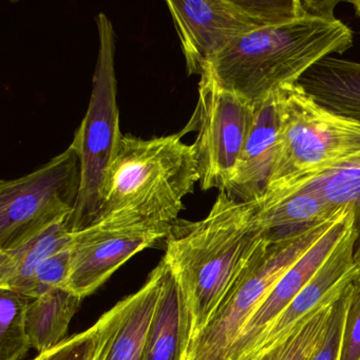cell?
Wrapping results in <instances>:
<instances>
[{
	"instance_id": "cell-1",
	"label": "cell",
	"mask_w": 360,
	"mask_h": 360,
	"mask_svg": "<svg viewBox=\"0 0 360 360\" xmlns=\"http://www.w3.org/2000/svg\"><path fill=\"white\" fill-rule=\"evenodd\" d=\"M271 241L256 203L224 191H219L203 220L179 219L172 225L163 260L182 292L191 340L208 323L257 252Z\"/></svg>"
},
{
	"instance_id": "cell-2",
	"label": "cell",
	"mask_w": 360,
	"mask_h": 360,
	"mask_svg": "<svg viewBox=\"0 0 360 360\" xmlns=\"http://www.w3.org/2000/svg\"><path fill=\"white\" fill-rule=\"evenodd\" d=\"M337 4L305 0L300 13L236 39L205 67L252 105L280 88L298 85L320 60L353 46V31L335 16Z\"/></svg>"
},
{
	"instance_id": "cell-3",
	"label": "cell",
	"mask_w": 360,
	"mask_h": 360,
	"mask_svg": "<svg viewBox=\"0 0 360 360\" xmlns=\"http://www.w3.org/2000/svg\"><path fill=\"white\" fill-rule=\"evenodd\" d=\"M197 182L195 151L183 142L182 134L149 140L124 134L107 174L96 221L134 214L172 226Z\"/></svg>"
},
{
	"instance_id": "cell-4",
	"label": "cell",
	"mask_w": 360,
	"mask_h": 360,
	"mask_svg": "<svg viewBox=\"0 0 360 360\" xmlns=\"http://www.w3.org/2000/svg\"><path fill=\"white\" fill-rule=\"evenodd\" d=\"M281 134L275 168L257 203L290 195L360 157V122L328 110L300 85L280 88Z\"/></svg>"
},
{
	"instance_id": "cell-5",
	"label": "cell",
	"mask_w": 360,
	"mask_h": 360,
	"mask_svg": "<svg viewBox=\"0 0 360 360\" xmlns=\"http://www.w3.org/2000/svg\"><path fill=\"white\" fill-rule=\"evenodd\" d=\"M98 52L87 112L75 132L73 148L81 160V189L72 216L71 233L96 222L107 174L117 158L124 134L120 128L115 32L110 18L98 14Z\"/></svg>"
},
{
	"instance_id": "cell-6",
	"label": "cell",
	"mask_w": 360,
	"mask_h": 360,
	"mask_svg": "<svg viewBox=\"0 0 360 360\" xmlns=\"http://www.w3.org/2000/svg\"><path fill=\"white\" fill-rule=\"evenodd\" d=\"M336 212L322 222L262 246L238 276L208 323L191 339L184 360H229L246 322L280 278L326 233Z\"/></svg>"
},
{
	"instance_id": "cell-7",
	"label": "cell",
	"mask_w": 360,
	"mask_h": 360,
	"mask_svg": "<svg viewBox=\"0 0 360 360\" xmlns=\"http://www.w3.org/2000/svg\"><path fill=\"white\" fill-rule=\"evenodd\" d=\"M81 189V160L72 145L34 172L0 182V250H11L68 221Z\"/></svg>"
},
{
	"instance_id": "cell-8",
	"label": "cell",
	"mask_w": 360,
	"mask_h": 360,
	"mask_svg": "<svg viewBox=\"0 0 360 360\" xmlns=\"http://www.w3.org/2000/svg\"><path fill=\"white\" fill-rule=\"evenodd\" d=\"M188 75L240 37L300 13L305 0H168Z\"/></svg>"
},
{
	"instance_id": "cell-9",
	"label": "cell",
	"mask_w": 360,
	"mask_h": 360,
	"mask_svg": "<svg viewBox=\"0 0 360 360\" xmlns=\"http://www.w3.org/2000/svg\"><path fill=\"white\" fill-rule=\"evenodd\" d=\"M255 106L219 83L210 67L200 75L199 100L185 131L193 144L202 191H224L231 183L254 121Z\"/></svg>"
},
{
	"instance_id": "cell-10",
	"label": "cell",
	"mask_w": 360,
	"mask_h": 360,
	"mask_svg": "<svg viewBox=\"0 0 360 360\" xmlns=\"http://www.w3.org/2000/svg\"><path fill=\"white\" fill-rule=\"evenodd\" d=\"M172 227L134 214H113L72 233L66 288L85 299L132 256L165 240Z\"/></svg>"
},
{
	"instance_id": "cell-11",
	"label": "cell",
	"mask_w": 360,
	"mask_h": 360,
	"mask_svg": "<svg viewBox=\"0 0 360 360\" xmlns=\"http://www.w3.org/2000/svg\"><path fill=\"white\" fill-rule=\"evenodd\" d=\"M355 229L352 205L337 210L326 233L280 278L260 307L246 322L231 349L229 360H243L280 314L311 281L341 241Z\"/></svg>"
},
{
	"instance_id": "cell-12",
	"label": "cell",
	"mask_w": 360,
	"mask_h": 360,
	"mask_svg": "<svg viewBox=\"0 0 360 360\" xmlns=\"http://www.w3.org/2000/svg\"><path fill=\"white\" fill-rule=\"evenodd\" d=\"M167 264L162 260L138 292L120 301L96 321L94 360H142Z\"/></svg>"
},
{
	"instance_id": "cell-13",
	"label": "cell",
	"mask_w": 360,
	"mask_h": 360,
	"mask_svg": "<svg viewBox=\"0 0 360 360\" xmlns=\"http://www.w3.org/2000/svg\"><path fill=\"white\" fill-rule=\"evenodd\" d=\"M281 89L255 104L254 121L235 174L224 193L243 202L262 197L277 162L281 134Z\"/></svg>"
},
{
	"instance_id": "cell-14",
	"label": "cell",
	"mask_w": 360,
	"mask_h": 360,
	"mask_svg": "<svg viewBox=\"0 0 360 360\" xmlns=\"http://www.w3.org/2000/svg\"><path fill=\"white\" fill-rule=\"evenodd\" d=\"M189 342L191 334L184 298L167 265L142 360H184Z\"/></svg>"
},
{
	"instance_id": "cell-15",
	"label": "cell",
	"mask_w": 360,
	"mask_h": 360,
	"mask_svg": "<svg viewBox=\"0 0 360 360\" xmlns=\"http://www.w3.org/2000/svg\"><path fill=\"white\" fill-rule=\"evenodd\" d=\"M299 85L328 110L360 122V63L328 56Z\"/></svg>"
},
{
	"instance_id": "cell-16",
	"label": "cell",
	"mask_w": 360,
	"mask_h": 360,
	"mask_svg": "<svg viewBox=\"0 0 360 360\" xmlns=\"http://www.w3.org/2000/svg\"><path fill=\"white\" fill-rule=\"evenodd\" d=\"M31 300L27 307V333L31 347L39 354L68 338L69 326L83 299L69 288H58Z\"/></svg>"
},
{
	"instance_id": "cell-17",
	"label": "cell",
	"mask_w": 360,
	"mask_h": 360,
	"mask_svg": "<svg viewBox=\"0 0 360 360\" xmlns=\"http://www.w3.org/2000/svg\"><path fill=\"white\" fill-rule=\"evenodd\" d=\"M72 233L67 221L11 250H0V290L20 295L39 264L51 255L68 246Z\"/></svg>"
},
{
	"instance_id": "cell-18",
	"label": "cell",
	"mask_w": 360,
	"mask_h": 360,
	"mask_svg": "<svg viewBox=\"0 0 360 360\" xmlns=\"http://www.w3.org/2000/svg\"><path fill=\"white\" fill-rule=\"evenodd\" d=\"M255 203L261 223L273 239L322 222L337 210H332L307 189H300L266 203Z\"/></svg>"
},
{
	"instance_id": "cell-19",
	"label": "cell",
	"mask_w": 360,
	"mask_h": 360,
	"mask_svg": "<svg viewBox=\"0 0 360 360\" xmlns=\"http://www.w3.org/2000/svg\"><path fill=\"white\" fill-rule=\"evenodd\" d=\"M31 299L0 290V360H20L31 347L27 333V307Z\"/></svg>"
},
{
	"instance_id": "cell-20",
	"label": "cell",
	"mask_w": 360,
	"mask_h": 360,
	"mask_svg": "<svg viewBox=\"0 0 360 360\" xmlns=\"http://www.w3.org/2000/svg\"><path fill=\"white\" fill-rule=\"evenodd\" d=\"M336 301L316 311L286 340L256 360H311L328 330Z\"/></svg>"
},
{
	"instance_id": "cell-21",
	"label": "cell",
	"mask_w": 360,
	"mask_h": 360,
	"mask_svg": "<svg viewBox=\"0 0 360 360\" xmlns=\"http://www.w3.org/2000/svg\"><path fill=\"white\" fill-rule=\"evenodd\" d=\"M71 243L46 258L35 269L20 295L29 299L43 296L58 288H66L71 269Z\"/></svg>"
},
{
	"instance_id": "cell-22",
	"label": "cell",
	"mask_w": 360,
	"mask_h": 360,
	"mask_svg": "<svg viewBox=\"0 0 360 360\" xmlns=\"http://www.w3.org/2000/svg\"><path fill=\"white\" fill-rule=\"evenodd\" d=\"M98 345V326L94 323L85 332L68 337L49 351L32 360H94Z\"/></svg>"
},
{
	"instance_id": "cell-23",
	"label": "cell",
	"mask_w": 360,
	"mask_h": 360,
	"mask_svg": "<svg viewBox=\"0 0 360 360\" xmlns=\"http://www.w3.org/2000/svg\"><path fill=\"white\" fill-rule=\"evenodd\" d=\"M353 282L335 302L328 330L311 360H340L345 319Z\"/></svg>"
},
{
	"instance_id": "cell-24",
	"label": "cell",
	"mask_w": 360,
	"mask_h": 360,
	"mask_svg": "<svg viewBox=\"0 0 360 360\" xmlns=\"http://www.w3.org/2000/svg\"><path fill=\"white\" fill-rule=\"evenodd\" d=\"M340 360H360V275L349 294Z\"/></svg>"
},
{
	"instance_id": "cell-25",
	"label": "cell",
	"mask_w": 360,
	"mask_h": 360,
	"mask_svg": "<svg viewBox=\"0 0 360 360\" xmlns=\"http://www.w3.org/2000/svg\"><path fill=\"white\" fill-rule=\"evenodd\" d=\"M354 214H355V229H356V243L355 250H354V258L356 263L360 267V198L354 203Z\"/></svg>"
},
{
	"instance_id": "cell-26",
	"label": "cell",
	"mask_w": 360,
	"mask_h": 360,
	"mask_svg": "<svg viewBox=\"0 0 360 360\" xmlns=\"http://www.w3.org/2000/svg\"><path fill=\"white\" fill-rule=\"evenodd\" d=\"M349 4L353 6L356 15L360 20V0H352V1H349Z\"/></svg>"
}]
</instances>
